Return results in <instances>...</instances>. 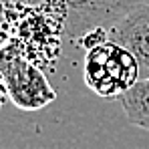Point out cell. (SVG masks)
<instances>
[{"mask_svg":"<svg viewBox=\"0 0 149 149\" xmlns=\"http://www.w3.org/2000/svg\"><path fill=\"white\" fill-rule=\"evenodd\" d=\"M0 40L16 45L42 71H54L65 40V18L42 6L22 2H0Z\"/></svg>","mask_w":149,"mask_h":149,"instance_id":"obj_1","label":"cell"},{"mask_svg":"<svg viewBox=\"0 0 149 149\" xmlns=\"http://www.w3.org/2000/svg\"><path fill=\"white\" fill-rule=\"evenodd\" d=\"M139 79L141 73L137 58L119 42L105 38L85 49L83 81L97 97L107 101L121 99V95L127 93Z\"/></svg>","mask_w":149,"mask_h":149,"instance_id":"obj_2","label":"cell"},{"mask_svg":"<svg viewBox=\"0 0 149 149\" xmlns=\"http://www.w3.org/2000/svg\"><path fill=\"white\" fill-rule=\"evenodd\" d=\"M0 73L8 99L22 111H38L56 99V91L47 79V71L8 40L0 42Z\"/></svg>","mask_w":149,"mask_h":149,"instance_id":"obj_3","label":"cell"},{"mask_svg":"<svg viewBox=\"0 0 149 149\" xmlns=\"http://www.w3.org/2000/svg\"><path fill=\"white\" fill-rule=\"evenodd\" d=\"M109 38L131 50L141 79H149V4L137 2L109 28Z\"/></svg>","mask_w":149,"mask_h":149,"instance_id":"obj_4","label":"cell"},{"mask_svg":"<svg viewBox=\"0 0 149 149\" xmlns=\"http://www.w3.org/2000/svg\"><path fill=\"white\" fill-rule=\"evenodd\" d=\"M119 101L125 119L143 131H149V79H139Z\"/></svg>","mask_w":149,"mask_h":149,"instance_id":"obj_5","label":"cell"},{"mask_svg":"<svg viewBox=\"0 0 149 149\" xmlns=\"http://www.w3.org/2000/svg\"><path fill=\"white\" fill-rule=\"evenodd\" d=\"M10 2H22V4H34V6H42L50 12H56L65 18V8H63V0H10Z\"/></svg>","mask_w":149,"mask_h":149,"instance_id":"obj_6","label":"cell"},{"mask_svg":"<svg viewBox=\"0 0 149 149\" xmlns=\"http://www.w3.org/2000/svg\"><path fill=\"white\" fill-rule=\"evenodd\" d=\"M8 99V91H6V85H4V79H2V73H0V107L6 103Z\"/></svg>","mask_w":149,"mask_h":149,"instance_id":"obj_7","label":"cell"}]
</instances>
